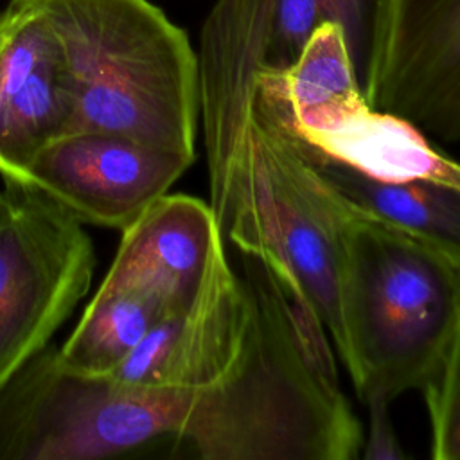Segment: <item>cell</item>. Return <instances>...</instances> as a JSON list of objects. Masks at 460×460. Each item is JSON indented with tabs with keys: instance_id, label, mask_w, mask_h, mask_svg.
Returning a JSON list of instances; mask_svg holds the SVG:
<instances>
[{
	"instance_id": "cell-17",
	"label": "cell",
	"mask_w": 460,
	"mask_h": 460,
	"mask_svg": "<svg viewBox=\"0 0 460 460\" xmlns=\"http://www.w3.org/2000/svg\"><path fill=\"white\" fill-rule=\"evenodd\" d=\"M363 404L368 411V426L367 437L363 438V458L367 460H402L406 453L402 451L392 419H390V404L392 401L370 395L363 399Z\"/></svg>"
},
{
	"instance_id": "cell-10",
	"label": "cell",
	"mask_w": 460,
	"mask_h": 460,
	"mask_svg": "<svg viewBox=\"0 0 460 460\" xmlns=\"http://www.w3.org/2000/svg\"><path fill=\"white\" fill-rule=\"evenodd\" d=\"M72 99L61 41L41 0L0 11V176L23 181L34 156L70 131Z\"/></svg>"
},
{
	"instance_id": "cell-2",
	"label": "cell",
	"mask_w": 460,
	"mask_h": 460,
	"mask_svg": "<svg viewBox=\"0 0 460 460\" xmlns=\"http://www.w3.org/2000/svg\"><path fill=\"white\" fill-rule=\"evenodd\" d=\"M61 41L74 129H110L196 158L198 58L151 0H41Z\"/></svg>"
},
{
	"instance_id": "cell-1",
	"label": "cell",
	"mask_w": 460,
	"mask_h": 460,
	"mask_svg": "<svg viewBox=\"0 0 460 460\" xmlns=\"http://www.w3.org/2000/svg\"><path fill=\"white\" fill-rule=\"evenodd\" d=\"M243 257V341L221 379L194 394L176 438L203 460L356 458L361 424L316 307L296 277Z\"/></svg>"
},
{
	"instance_id": "cell-12",
	"label": "cell",
	"mask_w": 460,
	"mask_h": 460,
	"mask_svg": "<svg viewBox=\"0 0 460 460\" xmlns=\"http://www.w3.org/2000/svg\"><path fill=\"white\" fill-rule=\"evenodd\" d=\"M302 138L377 181H431L460 190V162L433 146L410 120L370 104L340 124Z\"/></svg>"
},
{
	"instance_id": "cell-15",
	"label": "cell",
	"mask_w": 460,
	"mask_h": 460,
	"mask_svg": "<svg viewBox=\"0 0 460 460\" xmlns=\"http://www.w3.org/2000/svg\"><path fill=\"white\" fill-rule=\"evenodd\" d=\"M171 313L153 295L101 284L75 329L58 349L59 359L81 374L110 376L147 331Z\"/></svg>"
},
{
	"instance_id": "cell-3",
	"label": "cell",
	"mask_w": 460,
	"mask_h": 460,
	"mask_svg": "<svg viewBox=\"0 0 460 460\" xmlns=\"http://www.w3.org/2000/svg\"><path fill=\"white\" fill-rule=\"evenodd\" d=\"M338 296L340 361L358 397L394 401L422 390L453 332L460 266L388 223L356 214L340 239Z\"/></svg>"
},
{
	"instance_id": "cell-16",
	"label": "cell",
	"mask_w": 460,
	"mask_h": 460,
	"mask_svg": "<svg viewBox=\"0 0 460 460\" xmlns=\"http://www.w3.org/2000/svg\"><path fill=\"white\" fill-rule=\"evenodd\" d=\"M429 419L435 460H460V302L444 356L420 390Z\"/></svg>"
},
{
	"instance_id": "cell-5",
	"label": "cell",
	"mask_w": 460,
	"mask_h": 460,
	"mask_svg": "<svg viewBox=\"0 0 460 460\" xmlns=\"http://www.w3.org/2000/svg\"><path fill=\"white\" fill-rule=\"evenodd\" d=\"M95 252L83 223L32 185L0 190V392L88 293Z\"/></svg>"
},
{
	"instance_id": "cell-4",
	"label": "cell",
	"mask_w": 460,
	"mask_h": 460,
	"mask_svg": "<svg viewBox=\"0 0 460 460\" xmlns=\"http://www.w3.org/2000/svg\"><path fill=\"white\" fill-rule=\"evenodd\" d=\"M192 399V392L81 374L47 345L0 392V460L108 458L176 438Z\"/></svg>"
},
{
	"instance_id": "cell-13",
	"label": "cell",
	"mask_w": 460,
	"mask_h": 460,
	"mask_svg": "<svg viewBox=\"0 0 460 460\" xmlns=\"http://www.w3.org/2000/svg\"><path fill=\"white\" fill-rule=\"evenodd\" d=\"M307 146L320 172L358 214L417 237L460 266L458 189L431 181H377Z\"/></svg>"
},
{
	"instance_id": "cell-6",
	"label": "cell",
	"mask_w": 460,
	"mask_h": 460,
	"mask_svg": "<svg viewBox=\"0 0 460 460\" xmlns=\"http://www.w3.org/2000/svg\"><path fill=\"white\" fill-rule=\"evenodd\" d=\"M394 0H216L199 32L198 86L235 93L284 70L323 23L341 27L361 90L379 61Z\"/></svg>"
},
{
	"instance_id": "cell-14",
	"label": "cell",
	"mask_w": 460,
	"mask_h": 460,
	"mask_svg": "<svg viewBox=\"0 0 460 460\" xmlns=\"http://www.w3.org/2000/svg\"><path fill=\"white\" fill-rule=\"evenodd\" d=\"M277 75L300 137L325 131L368 104L336 23L320 25L298 58Z\"/></svg>"
},
{
	"instance_id": "cell-11",
	"label": "cell",
	"mask_w": 460,
	"mask_h": 460,
	"mask_svg": "<svg viewBox=\"0 0 460 460\" xmlns=\"http://www.w3.org/2000/svg\"><path fill=\"white\" fill-rule=\"evenodd\" d=\"M221 239L208 203L167 192L122 230L102 286L153 295L171 314L181 313L194 300Z\"/></svg>"
},
{
	"instance_id": "cell-8",
	"label": "cell",
	"mask_w": 460,
	"mask_h": 460,
	"mask_svg": "<svg viewBox=\"0 0 460 460\" xmlns=\"http://www.w3.org/2000/svg\"><path fill=\"white\" fill-rule=\"evenodd\" d=\"M363 95L428 137L460 140V0H394Z\"/></svg>"
},
{
	"instance_id": "cell-7",
	"label": "cell",
	"mask_w": 460,
	"mask_h": 460,
	"mask_svg": "<svg viewBox=\"0 0 460 460\" xmlns=\"http://www.w3.org/2000/svg\"><path fill=\"white\" fill-rule=\"evenodd\" d=\"M192 156L110 129H74L49 142L23 181L83 225L124 230L190 167Z\"/></svg>"
},
{
	"instance_id": "cell-9",
	"label": "cell",
	"mask_w": 460,
	"mask_h": 460,
	"mask_svg": "<svg viewBox=\"0 0 460 460\" xmlns=\"http://www.w3.org/2000/svg\"><path fill=\"white\" fill-rule=\"evenodd\" d=\"M250 318V291L221 239L190 305L155 323L110 374L138 388L201 392L221 379L239 350Z\"/></svg>"
}]
</instances>
